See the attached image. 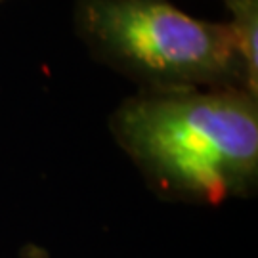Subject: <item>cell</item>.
Instances as JSON below:
<instances>
[{"mask_svg":"<svg viewBox=\"0 0 258 258\" xmlns=\"http://www.w3.org/2000/svg\"><path fill=\"white\" fill-rule=\"evenodd\" d=\"M23 258H48V254L37 245H29L23 250Z\"/></svg>","mask_w":258,"mask_h":258,"instance_id":"cell-3","label":"cell"},{"mask_svg":"<svg viewBox=\"0 0 258 258\" xmlns=\"http://www.w3.org/2000/svg\"><path fill=\"white\" fill-rule=\"evenodd\" d=\"M75 27L100 61L144 90L250 88L230 23L187 16L168 0H77Z\"/></svg>","mask_w":258,"mask_h":258,"instance_id":"cell-2","label":"cell"},{"mask_svg":"<svg viewBox=\"0 0 258 258\" xmlns=\"http://www.w3.org/2000/svg\"><path fill=\"white\" fill-rule=\"evenodd\" d=\"M245 2H249V0H224V4L228 6V10H233L241 6V4H245Z\"/></svg>","mask_w":258,"mask_h":258,"instance_id":"cell-4","label":"cell"},{"mask_svg":"<svg viewBox=\"0 0 258 258\" xmlns=\"http://www.w3.org/2000/svg\"><path fill=\"white\" fill-rule=\"evenodd\" d=\"M111 130L161 194L218 205L256 185L258 105L243 88H142L113 113Z\"/></svg>","mask_w":258,"mask_h":258,"instance_id":"cell-1","label":"cell"},{"mask_svg":"<svg viewBox=\"0 0 258 258\" xmlns=\"http://www.w3.org/2000/svg\"><path fill=\"white\" fill-rule=\"evenodd\" d=\"M0 2H2V0H0Z\"/></svg>","mask_w":258,"mask_h":258,"instance_id":"cell-5","label":"cell"}]
</instances>
